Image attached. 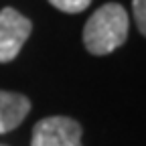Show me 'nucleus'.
I'll use <instances>...</instances> for the list:
<instances>
[{
    "instance_id": "f257e3e1",
    "label": "nucleus",
    "mask_w": 146,
    "mask_h": 146,
    "mask_svg": "<svg viewBox=\"0 0 146 146\" xmlns=\"http://www.w3.org/2000/svg\"><path fill=\"white\" fill-rule=\"evenodd\" d=\"M128 36V12L124 6L110 2L89 16L83 29V45L94 55H108L124 45Z\"/></svg>"
},
{
    "instance_id": "f03ea898",
    "label": "nucleus",
    "mask_w": 146,
    "mask_h": 146,
    "mask_svg": "<svg viewBox=\"0 0 146 146\" xmlns=\"http://www.w3.org/2000/svg\"><path fill=\"white\" fill-rule=\"evenodd\" d=\"M81 124L67 116H51L36 122L31 146H83Z\"/></svg>"
},
{
    "instance_id": "7ed1b4c3",
    "label": "nucleus",
    "mask_w": 146,
    "mask_h": 146,
    "mask_svg": "<svg viewBox=\"0 0 146 146\" xmlns=\"http://www.w3.org/2000/svg\"><path fill=\"white\" fill-rule=\"evenodd\" d=\"M31 31V21L18 10L10 6L0 10V63H8L21 53Z\"/></svg>"
},
{
    "instance_id": "20e7f679",
    "label": "nucleus",
    "mask_w": 146,
    "mask_h": 146,
    "mask_svg": "<svg viewBox=\"0 0 146 146\" xmlns=\"http://www.w3.org/2000/svg\"><path fill=\"white\" fill-rule=\"evenodd\" d=\"M31 112V102L23 94L0 89V134L12 132L18 128Z\"/></svg>"
},
{
    "instance_id": "39448f33",
    "label": "nucleus",
    "mask_w": 146,
    "mask_h": 146,
    "mask_svg": "<svg viewBox=\"0 0 146 146\" xmlns=\"http://www.w3.org/2000/svg\"><path fill=\"white\" fill-rule=\"evenodd\" d=\"M49 2L57 8V10H63V12H81V10H85L87 6H89V2L91 0H49Z\"/></svg>"
},
{
    "instance_id": "423d86ee",
    "label": "nucleus",
    "mask_w": 146,
    "mask_h": 146,
    "mask_svg": "<svg viewBox=\"0 0 146 146\" xmlns=\"http://www.w3.org/2000/svg\"><path fill=\"white\" fill-rule=\"evenodd\" d=\"M132 10L140 33L146 36V0H132Z\"/></svg>"
},
{
    "instance_id": "0eeeda50",
    "label": "nucleus",
    "mask_w": 146,
    "mask_h": 146,
    "mask_svg": "<svg viewBox=\"0 0 146 146\" xmlns=\"http://www.w3.org/2000/svg\"><path fill=\"white\" fill-rule=\"evenodd\" d=\"M0 146H4V144H0Z\"/></svg>"
}]
</instances>
